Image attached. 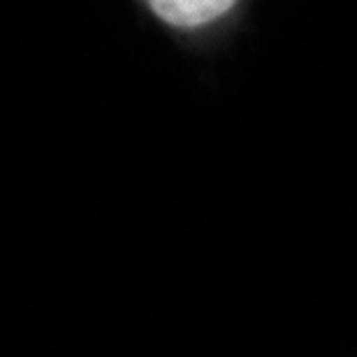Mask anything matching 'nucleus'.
<instances>
[{
  "label": "nucleus",
  "instance_id": "nucleus-1",
  "mask_svg": "<svg viewBox=\"0 0 357 357\" xmlns=\"http://www.w3.org/2000/svg\"><path fill=\"white\" fill-rule=\"evenodd\" d=\"M139 19L185 56L213 59L248 28L258 0H130Z\"/></svg>",
  "mask_w": 357,
  "mask_h": 357
}]
</instances>
